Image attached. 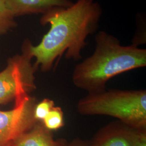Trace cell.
<instances>
[{
  "label": "cell",
  "mask_w": 146,
  "mask_h": 146,
  "mask_svg": "<svg viewBox=\"0 0 146 146\" xmlns=\"http://www.w3.org/2000/svg\"><path fill=\"white\" fill-rule=\"evenodd\" d=\"M136 146H146V129L139 131Z\"/></svg>",
  "instance_id": "7c38bea8"
},
{
  "label": "cell",
  "mask_w": 146,
  "mask_h": 146,
  "mask_svg": "<svg viewBox=\"0 0 146 146\" xmlns=\"http://www.w3.org/2000/svg\"><path fill=\"white\" fill-rule=\"evenodd\" d=\"M102 14L101 6L96 0H77L67 8H54L40 20L42 25H50L49 31L36 46L27 40L23 50L35 58L34 66L43 72L52 69L63 55L68 60H80L86 40L97 31Z\"/></svg>",
  "instance_id": "6da1fadb"
},
{
  "label": "cell",
  "mask_w": 146,
  "mask_h": 146,
  "mask_svg": "<svg viewBox=\"0 0 146 146\" xmlns=\"http://www.w3.org/2000/svg\"><path fill=\"white\" fill-rule=\"evenodd\" d=\"M13 17L31 14H45L55 8H67L73 3L69 0H3Z\"/></svg>",
  "instance_id": "52a82bcc"
},
{
  "label": "cell",
  "mask_w": 146,
  "mask_h": 146,
  "mask_svg": "<svg viewBox=\"0 0 146 146\" xmlns=\"http://www.w3.org/2000/svg\"><path fill=\"white\" fill-rule=\"evenodd\" d=\"M11 143H9V144H8V145H7L5 146H11Z\"/></svg>",
  "instance_id": "5bb4252c"
},
{
  "label": "cell",
  "mask_w": 146,
  "mask_h": 146,
  "mask_svg": "<svg viewBox=\"0 0 146 146\" xmlns=\"http://www.w3.org/2000/svg\"><path fill=\"white\" fill-rule=\"evenodd\" d=\"M139 130L117 120L102 127L90 142L92 146H136Z\"/></svg>",
  "instance_id": "8992f818"
},
{
  "label": "cell",
  "mask_w": 146,
  "mask_h": 146,
  "mask_svg": "<svg viewBox=\"0 0 146 146\" xmlns=\"http://www.w3.org/2000/svg\"><path fill=\"white\" fill-rule=\"evenodd\" d=\"M68 146H92L90 141L82 140L81 139H75L69 142Z\"/></svg>",
  "instance_id": "4fadbf2b"
},
{
  "label": "cell",
  "mask_w": 146,
  "mask_h": 146,
  "mask_svg": "<svg viewBox=\"0 0 146 146\" xmlns=\"http://www.w3.org/2000/svg\"><path fill=\"white\" fill-rule=\"evenodd\" d=\"M66 139H55L52 131L37 122L31 129L11 142V146H68Z\"/></svg>",
  "instance_id": "ba28073f"
},
{
  "label": "cell",
  "mask_w": 146,
  "mask_h": 146,
  "mask_svg": "<svg viewBox=\"0 0 146 146\" xmlns=\"http://www.w3.org/2000/svg\"><path fill=\"white\" fill-rule=\"evenodd\" d=\"M42 124L49 131H57L64 125V114L60 107L54 106L42 120Z\"/></svg>",
  "instance_id": "9c48e42d"
},
{
  "label": "cell",
  "mask_w": 146,
  "mask_h": 146,
  "mask_svg": "<svg viewBox=\"0 0 146 146\" xmlns=\"http://www.w3.org/2000/svg\"><path fill=\"white\" fill-rule=\"evenodd\" d=\"M54 106V101L49 99H44L37 103L34 112L35 119L37 121H42Z\"/></svg>",
  "instance_id": "8fae6325"
},
{
  "label": "cell",
  "mask_w": 146,
  "mask_h": 146,
  "mask_svg": "<svg viewBox=\"0 0 146 146\" xmlns=\"http://www.w3.org/2000/svg\"><path fill=\"white\" fill-rule=\"evenodd\" d=\"M93 53L73 70V84L88 93L106 89L107 82L122 73L146 66V49L123 46L116 37L104 31L95 36Z\"/></svg>",
  "instance_id": "7a4b0ae2"
},
{
  "label": "cell",
  "mask_w": 146,
  "mask_h": 146,
  "mask_svg": "<svg viewBox=\"0 0 146 146\" xmlns=\"http://www.w3.org/2000/svg\"><path fill=\"white\" fill-rule=\"evenodd\" d=\"M31 58L25 50L21 55L9 60L7 67L0 73V104L15 100V104L29 96L36 88Z\"/></svg>",
  "instance_id": "277c9868"
},
{
  "label": "cell",
  "mask_w": 146,
  "mask_h": 146,
  "mask_svg": "<svg viewBox=\"0 0 146 146\" xmlns=\"http://www.w3.org/2000/svg\"><path fill=\"white\" fill-rule=\"evenodd\" d=\"M79 114L109 116L137 129H146V90L104 89L88 93L76 105Z\"/></svg>",
  "instance_id": "3957f363"
},
{
  "label": "cell",
  "mask_w": 146,
  "mask_h": 146,
  "mask_svg": "<svg viewBox=\"0 0 146 146\" xmlns=\"http://www.w3.org/2000/svg\"><path fill=\"white\" fill-rule=\"evenodd\" d=\"M14 18L7 9L4 1L0 0V34L5 33L15 26Z\"/></svg>",
  "instance_id": "30bf717a"
},
{
  "label": "cell",
  "mask_w": 146,
  "mask_h": 146,
  "mask_svg": "<svg viewBox=\"0 0 146 146\" xmlns=\"http://www.w3.org/2000/svg\"><path fill=\"white\" fill-rule=\"evenodd\" d=\"M36 100L29 95L9 111L0 110V146L14 141L38 122L34 112Z\"/></svg>",
  "instance_id": "5b68a950"
},
{
  "label": "cell",
  "mask_w": 146,
  "mask_h": 146,
  "mask_svg": "<svg viewBox=\"0 0 146 146\" xmlns=\"http://www.w3.org/2000/svg\"></svg>",
  "instance_id": "9a60e30c"
}]
</instances>
